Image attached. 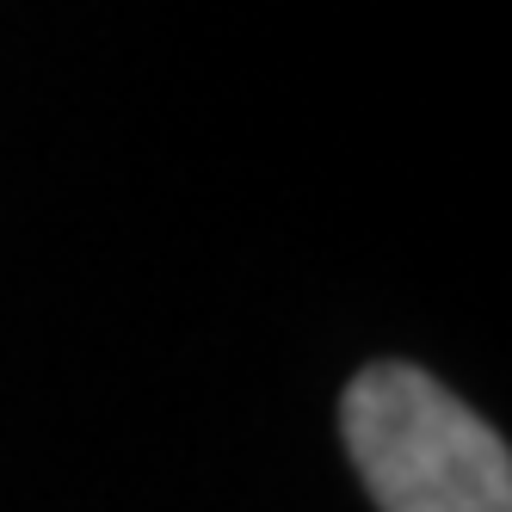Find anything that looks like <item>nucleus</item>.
<instances>
[{"mask_svg": "<svg viewBox=\"0 0 512 512\" xmlns=\"http://www.w3.org/2000/svg\"><path fill=\"white\" fill-rule=\"evenodd\" d=\"M340 432L377 512H512L500 432L420 364H364L340 395Z\"/></svg>", "mask_w": 512, "mask_h": 512, "instance_id": "nucleus-1", "label": "nucleus"}]
</instances>
